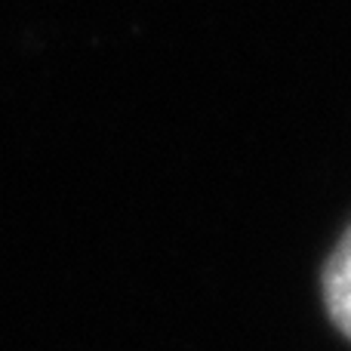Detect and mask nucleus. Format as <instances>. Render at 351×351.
Returning a JSON list of instances; mask_svg holds the SVG:
<instances>
[{
	"label": "nucleus",
	"mask_w": 351,
	"mask_h": 351,
	"mask_svg": "<svg viewBox=\"0 0 351 351\" xmlns=\"http://www.w3.org/2000/svg\"><path fill=\"white\" fill-rule=\"evenodd\" d=\"M324 305L339 333L351 339V228L336 243L324 268Z\"/></svg>",
	"instance_id": "obj_1"
}]
</instances>
